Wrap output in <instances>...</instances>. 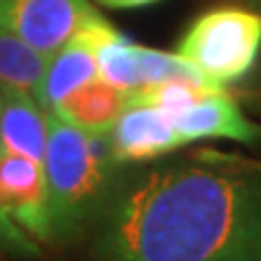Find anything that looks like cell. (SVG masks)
Listing matches in <instances>:
<instances>
[{"instance_id":"cell-16","label":"cell","mask_w":261,"mask_h":261,"mask_svg":"<svg viewBox=\"0 0 261 261\" xmlns=\"http://www.w3.org/2000/svg\"><path fill=\"white\" fill-rule=\"evenodd\" d=\"M3 102H5V96H3V83H0V113H3Z\"/></svg>"},{"instance_id":"cell-12","label":"cell","mask_w":261,"mask_h":261,"mask_svg":"<svg viewBox=\"0 0 261 261\" xmlns=\"http://www.w3.org/2000/svg\"><path fill=\"white\" fill-rule=\"evenodd\" d=\"M48 57L13 33L0 29V83L35 92L44 76Z\"/></svg>"},{"instance_id":"cell-1","label":"cell","mask_w":261,"mask_h":261,"mask_svg":"<svg viewBox=\"0 0 261 261\" xmlns=\"http://www.w3.org/2000/svg\"><path fill=\"white\" fill-rule=\"evenodd\" d=\"M92 228L94 261H261V163L202 150L122 170Z\"/></svg>"},{"instance_id":"cell-11","label":"cell","mask_w":261,"mask_h":261,"mask_svg":"<svg viewBox=\"0 0 261 261\" xmlns=\"http://www.w3.org/2000/svg\"><path fill=\"white\" fill-rule=\"evenodd\" d=\"M98 76L109 85L133 94L142 87L140 65H137V44L128 42L111 24L102 29L96 44Z\"/></svg>"},{"instance_id":"cell-5","label":"cell","mask_w":261,"mask_h":261,"mask_svg":"<svg viewBox=\"0 0 261 261\" xmlns=\"http://www.w3.org/2000/svg\"><path fill=\"white\" fill-rule=\"evenodd\" d=\"M0 207L39 244H55L42 163L0 148Z\"/></svg>"},{"instance_id":"cell-14","label":"cell","mask_w":261,"mask_h":261,"mask_svg":"<svg viewBox=\"0 0 261 261\" xmlns=\"http://www.w3.org/2000/svg\"><path fill=\"white\" fill-rule=\"evenodd\" d=\"M94 3L107 7V9H137V7H148L159 0H94Z\"/></svg>"},{"instance_id":"cell-7","label":"cell","mask_w":261,"mask_h":261,"mask_svg":"<svg viewBox=\"0 0 261 261\" xmlns=\"http://www.w3.org/2000/svg\"><path fill=\"white\" fill-rule=\"evenodd\" d=\"M107 20L100 13L92 18L72 39H68L55 55L48 57L44 76L35 87V100L46 113L57 109V105L74 89L83 87L98 76L96 44Z\"/></svg>"},{"instance_id":"cell-9","label":"cell","mask_w":261,"mask_h":261,"mask_svg":"<svg viewBox=\"0 0 261 261\" xmlns=\"http://www.w3.org/2000/svg\"><path fill=\"white\" fill-rule=\"evenodd\" d=\"M0 113V148L42 163L46 157L48 113L39 107L35 96L22 87L3 85Z\"/></svg>"},{"instance_id":"cell-4","label":"cell","mask_w":261,"mask_h":261,"mask_svg":"<svg viewBox=\"0 0 261 261\" xmlns=\"http://www.w3.org/2000/svg\"><path fill=\"white\" fill-rule=\"evenodd\" d=\"M96 15L89 0H0V29L44 57L55 55Z\"/></svg>"},{"instance_id":"cell-8","label":"cell","mask_w":261,"mask_h":261,"mask_svg":"<svg viewBox=\"0 0 261 261\" xmlns=\"http://www.w3.org/2000/svg\"><path fill=\"white\" fill-rule=\"evenodd\" d=\"M185 144L205 137H226L242 144L261 140V126L250 122L224 89H211L170 118Z\"/></svg>"},{"instance_id":"cell-2","label":"cell","mask_w":261,"mask_h":261,"mask_svg":"<svg viewBox=\"0 0 261 261\" xmlns=\"http://www.w3.org/2000/svg\"><path fill=\"white\" fill-rule=\"evenodd\" d=\"M122 174L109 135H92L48 113L44 176L55 242H68L92 226Z\"/></svg>"},{"instance_id":"cell-10","label":"cell","mask_w":261,"mask_h":261,"mask_svg":"<svg viewBox=\"0 0 261 261\" xmlns=\"http://www.w3.org/2000/svg\"><path fill=\"white\" fill-rule=\"evenodd\" d=\"M128 105V92L109 85L96 76L83 87L74 89L57 105L55 113L76 128L92 135H109L122 109Z\"/></svg>"},{"instance_id":"cell-3","label":"cell","mask_w":261,"mask_h":261,"mask_svg":"<svg viewBox=\"0 0 261 261\" xmlns=\"http://www.w3.org/2000/svg\"><path fill=\"white\" fill-rule=\"evenodd\" d=\"M259 53L261 13L242 7H218L198 15L176 48L178 57L218 87L248 74Z\"/></svg>"},{"instance_id":"cell-15","label":"cell","mask_w":261,"mask_h":261,"mask_svg":"<svg viewBox=\"0 0 261 261\" xmlns=\"http://www.w3.org/2000/svg\"><path fill=\"white\" fill-rule=\"evenodd\" d=\"M248 3H250V5L255 7V9H257V11L261 13V0H248Z\"/></svg>"},{"instance_id":"cell-6","label":"cell","mask_w":261,"mask_h":261,"mask_svg":"<svg viewBox=\"0 0 261 261\" xmlns=\"http://www.w3.org/2000/svg\"><path fill=\"white\" fill-rule=\"evenodd\" d=\"M109 144L122 168L157 161L185 146L168 113L144 100H128L111 128Z\"/></svg>"},{"instance_id":"cell-13","label":"cell","mask_w":261,"mask_h":261,"mask_svg":"<svg viewBox=\"0 0 261 261\" xmlns=\"http://www.w3.org/2000/svg\"><path fill=\"white\" fill-rule=\"evenodd\" d=\"M0 252L15 259H39L42 244L13 222L0 207Z\"/></svg>"}]
</instances>
